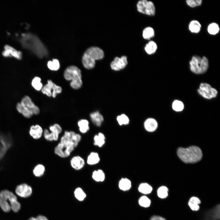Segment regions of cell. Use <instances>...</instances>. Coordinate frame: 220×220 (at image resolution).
<instances>
[{
  "label": "cell",
  "instance_id": "obj_8",
  "mask_svg": "<svg viewBox=\"0 0 220 220\" xmlns=\"http://www.w3.org/2000/svg\"><path fill=\"white\" fill-rule=\"evenodd\" d=\"M137 6V10L140 13L151 16L155 14V6L151 1L141 0L138 2Z\"/></svg>",
  "mask_w": 220,
  "mask_h": 220
},
{
  "label": "cell",
  "instance_id": "obj_17",
  "mask_svg": "<svg viewBox=\"0 0 220 220\" xmlns=\"http://www.w3.org/2000/svg\"><path fill=\"white\" fill-rule=\"evenodd\" d=\"M145 129L148 131L152 132L155 130L158 127L156 121L154 119L149 118L145 121L144 123Z\"/></svg>",
  "mask_w": 220,
  "mask_h": 220
},
{
  "label": "cell",
  "instance_id": "obj_19",
  "mask_svg": "<svg viewBox=\"0 0 220 220\" xmlns=\"http://www.w3.org/2000/svg\"><path fill=\"white\" fill-rule=\"evenodd\" d=\"M77 125L79 130L82 134H86L90 130L89 122L86 119H81L79 120L77 122Z\"/></svg>",
  "mask_w": 220,
  "mask_h": 220
},
{
  "label": "cell",
  "instance_id": "obj_37",
  "mask_svg": "<svg viewBox=\"0 0 220 220\" xmlns=\"http://www.w3.org/2000/svg\"><path fill=\"white\" fill-rule=\"evenodd\" d=\"M168 189L167 187L165 186H161L157 190V195L161 198H165L168 196Z\"/></svg>",
  "mask_w": 220,
  "mask_h": 220
},
{
  "label": "cell",
  "instance_id": "obj_13",
  "mask_svg": "<svg viewBox=\"0 0 220 220\" xmlns=\"http://www.w3.org/2000/svg\"><path fill=\"white\" fill-rule=\"evenodd\" d=\"M127 58L122 56L120 58L116 57L110 64L112 69L114 71H119L124 68L127 64Z\"/></svg>",
  "mask_w": 220,
  "mask_h": 220
},
{
  "label": "cell",
  "instance_id": "obj_4",
  "mask_svg": "<svg viewBox=\"0 0 220 220\" xmlns=\"http://www.w3.org/2000/svg\"><path fill=\"white\" fill-rule=\"evenodd\" d=\"M104 56V51L100 48L96 46L90 47L85 51L82 56V64L86 69H92L95 66V61L102 59Z\"/></svg>",
  "mask_w": 220,
  "mask_h": 220
},
{
  "label": "cell",
  "instance_id": "obj_42",
  "mask_svg": "<svg viewBox=\"0 0 220 220\" xmlns=\"http://www.w3.org/2000/svg\"><path fill=\"white\" fill-rule=\"evenodd\" d=\"M49 131L57 133L60 134L62 132V129L61 126L57 123H55L49 127Z\"/></svg>",
  "mask_w": 220,
  "mask_h": 220
},
{
  "label": "cell",
  "instance_id": "obj_31",
  "mask_svg": "<svg viewBox=\"0 0 220 220\" xmlns=\"http://www.w3.org/2000/svg\"><path fill=\"white\" fill-rule=\"evenodd\" d=\"M119 186L121 190L126 191L129 189L131 187L130 181L127 178H122L119 182Z\"/></svg>",
  "mask_w": 220,
  "mask_h": 220
},
{
  "label": "cell",
  "instance_id": "obj_38",
  "mask_svg": "<svg viewBox=\"0 0 220 220\" xmlns=\"http://www.w3.org/2000/svg\"><path fill=\"white\" fill-rule=\"evenodd\" d=\"M172 107L176 112L182 111L184 109V105L182 102L179 100H175L173 102Z\"/></svg>",
  "mask_w": 220,
  "mask_h": 220
},
{
  "label": "cell",
  "instance_id": "obj_6",
  "mask_svg": "<svg viewBox=\"0 0 220 220\" xmlns=\"http://www.w3.org/2000/svg\"><path fill=\"white\" fill-rule=\"evenodd\" d=\"M189 63L191 71L197 74L205 73L207 71L209 66L208 59L205 56L201 57L197 55L193 56Z\"/></svg>",
  "mask_w": 220,
  "mask_h": 220
},
{
  "label": "cell",
  "instance_id": "obj_44",
  "mask_svg": "<svg viewBox=\"0 0 220 220\" xmlns=\"http://www.w3.org/2000/svg\"><path fill=\"white\" fill-rule=\"evenodd\" d=\"M202 2V0H187L186 3L190 7L194 8L201 5Z\"/></svg>",
  "mask_w": 220,
  "mask_h": 220
},
{
  "label": "cell",
  "instance_id": "obj_29",
  "mask_svg": "<svg viewBox=\"0 0 220 220\" xmlns=\"http://www.w3.org/2000/svg\"><path fill=\"white\" fill-rule=\"evenodd\" d=\"M157 47L156 44L154 42L151 41L146 44L145 50L148 54H152L156 51Z\"/></svg>",
  "mask_w": 220,
  "mask_h": 220
},
{
  "label": "cell",
  "instance_id": "obj_35",
  "mask_svg": "<svg viewBox=\"0 0 220 220\" xmlns=\"http://www.w3.org/2000/svg\"><path fill=\"white\" fill-rule=\"evenodd\" d=\"M207 30L209 34L213 35H215L219 32L220 28L217 24L213 22L208 25Z\"/></svg>",
  "mask_w": 220,
  "mask_h": 220
},
{
  "label": "cell",
  "instance_id": "obj_43",
  "mask_svg": "<svg viewBox=\"0 0 220 220\" xmlns=\"http://www.w3.org/2000/svg\"><path fill=\"white\" fill-rule=\"evenodd\" d=\"M62 91V89L61 87L53 82V85L52 97L53 98H55L57 94L61 93Z\"/></svg>",
  "mask_w": 220,
  "mask_h": 220
},
{
  "label": "cell",
  "instance_id": "obj_33",
  "mask_svg": "<svg viewBox=\"0 0 220 220\" xmlns=\"http://www.w3.org/2000/svg\"><path fill=\"white\" fill-rule=\"evenodd\" d=\"M47 66L50 70L53 71H57L60 68V64L58 60L53 59L51 61H49L47 64Z\"/></svg>",
  "mask_w": 220,
  "mask_h": 220
},
{
  "label": "cell",
  "instance_id": "obj_25",
  "mask_svg": "<svg viewBox=\"0 0 220 220\" xmlns=\"http://www.w3.org/2000/svg\"><path fill=\"white\" fill-rule=\"evenodd\" d=\"M105 137L104 134L101 133H99L94 137V144L95 146L101 147L105 144Z\"/></svg>",
  "mask_w": 220,
  "mask_h": 220
},
{
  "label": "cell",
  "instance_id": "obj_39",
  "mask_svg": "<svg viewBox=\"0 0 220 220\" xmlns=\"http://www.w3.org/2000/svg\"><path fill=\"white\" fill-rule=\"evenodd\" d=\"M75 197L79 201H82L86 197V194L80 188H77L74 192Z\"/></svg>",
  "mask_w": 220,
  "mask_h": 220
},
{
  "label": "cell",
  "instance_id": "obj_5",
  "mask_svg": "<svg viewBox=\"0 0 220 220\" xmlns=\"http://www.w3.org/2000/svg\"><path fill=\"white\" fill-rule=\"evenodd\" d=\"M64 76L65 80L71 81L70 85L72 89L78 90L82 86L81 71L76 66L70 65L67 67L64 71Z\"/></svg>",
  "mask_w": 220,
  "mask_h": 220
},
{
  "label": "cell",
  "instance_id": "obj_27",
  "mask_svg": "<svg viewBox=\"0 0 220 220\" xmlns=\"http://www.w3.org/2000/svg\"><path fill=\"white\" fill-rule=\"evenodd\" d=\"M200 200L197 197L193 196L191 197L188 202V205L193 211H197L200 209L199 204L200 203Z\"/></svg>",
  "mask_w": 220,
  "mask_h": 220
},
{
  "label": "cell",
  "instance_id": "obj_12",
  "mask_svg": "<svg viewBox=\"0 0 220 220\" xmlns=\"http://www.w3.org/2000/svg\"><path fill=\"white\" fill-rule=\"evenodd\" d=\"M20 103L26 109L31 112L33 114L38 115L39 113L40 109L39 108L34 104L28 96H24L22 98Z\"/></svg>",
  "mask_w": 220,
  "mask_h": 220
},
{
  "label": "cell",
  "instance_id": "obj_9",
  "mask_svg": "<svg viewBox=\"0 0 220 220\" xmlns=\"http://www.w3.org/2000/svg\"><path fill=\"white\" fill-rule=\"evenodd\" d=\"M197 91L200 95L207 99L215 97L218 94V91L206 83H201Z\"/></svg>",
  "mask_w": 220,
  "mask_h": 220
},
{
  "label": "cell",
  "instance_id": "obj_14",
  "mask_svg": "<svg viewBox=\"0 0 220 220\" xmlns=\"http://www.w3.org/2000/svg\"><path fill=\"white\" fill-rule=\"evenodd\" d=\"M15 192L18 196L22 197L29 196L32 193L31 187L26 183L22 184L17 186Z\"/></svg>",
  "mask_w": 220,
  "mask_h": 220
},
{
  "label": "cell",
  "instance_id": "obj_21",
  "mask_svg": "<svg viewBox=\"0 0 220 220\" xmlns=\"http://www.w3.org/2000/svg\"><path fill=\"white\" fill-rule=\"evenodd\" d=\"M43 135L44 138L47 141H52L58 140L59 134L57 133L50 131L47 129L43 131Z\"/></svg>",
  "mask_w": 220,
  "mask_h": 220
},
{
  "label": "cell",
  "instance_id": "obj_11",
  "mask_svg": "<svg viewBox=\"0 0 220 220\" xmlns=\"http://www.w3.org/2000/svg\"><path fill=\"white\" fill-rule=\"evenodd\" d=\"M61 138L70 142L75 148L78 146L82 139L80 134L73 131H65Z\"/></svg>",
  "mask_w": 220,
  "mask_h": 220
},
{
  "label": "cell",
  "instance_id": "obj_15",
  "mask_svg": "<svg viewBox=\"0 0 220 220\" xmlns=\"http://www.w3.org/2000/svg\"><path fill=\"white\" fill-rule=\"evenodd\" d=\"M71 167L74 170H79L84 167L85 161L81 156L76 155L73 156L70 160Z\"/></svg>",
  "mask_w": 220,
  "mask_h": 220
},
{
  "label": "cell",
  "instance_id": "obj_20",
  "mask_svg": "<svg viewBox=\"0 0 220 220\" xmlns=\"http://www.w3.org/2000/svg\"><path fill=\"white\" fill-rule=\"evenodd\" d=\"M100 160L98 153L95 152H91L88 156L86 163L90 165H93L98 163Z\"/></svg>",
  "mask_w": 220,
  "mask_h": 220
},
{
  "label": "cell",
  "instance_id": "obj_16",
  "mask_svg": "<svg viewBox=\"0 0 220 220\" xmlns=\"http://www.w3.org/2000/svg\"><path fill=\"white\" fill-rule=\"evenodd\" d=\"M43 130L39 125L31 126L30 128L29 133L30 136L34 139H38L43 135Z\"/></svg>",
  "mask_w": 220,
  "mask_h": 220
},
{
  "label": "cell",
  "instance_id": "obj_7",
  "mask_svg": "<svg viewBox=\"0 0 220 220\" xmlns=\"http://www.w3.org/2000/svg\"><path fill=\"white\" fill-rule=\"evenodd\" d=\"M74 149L70 142L61 138L60 142L54 148V152L58 156L66 158L70 156Z\"/></svg>",
  "mask_w": 220,
  "mask_h": 220
},
{
  "label": "cell",
  "instance_id": "obj_41",
  "mask_svg": "<svg viewBox=\"0 0 220 220\" xmlns=\"http://www.w3.org/2000/svg\"><path fill=\"white\" fill-rule=\"evenodd\" d=\"M139 203L141 206L147 207L150 206L151 201L147 196H143L140 198L139 200Z\"/></svg>",
  "mask_w": 220,
  "mask_h": 220
},
{
  "label": "cell",
  "instance_id": "obj_30",
  "mask_svg": "<svg viewBox=\"0 0 220 220\" xmlns=\"http://www.w3.org/2000/svg\"><path fill=\"white\" fill-rule=\"evenodd\" d=\"M45 171V166L42 164H38L35 166L33 170L34 175L38 177L42 176Z\"/></svg>",
  "mask_w": 220,
  "mask_h": 220
},
{
  "label": "cell",
  "instance_id": "obj_32",
  "mask_svg": "<svg viewBox=\"0 0 220 220\" xmlns=\"http://www.w3.org/2000/svg\"><path fill=\"white\" fill-rule=\"evenodd\" d=\"M31 84L33 88L38 91L41 90L43 86L41 78L38 76H35L33 78Z\"/></svg>",
  "mask_w": 220,
  "mask_h": 220
},
{
  "label": "cell",
  "instance_id": "obj_34",
  "mask_svg": "<svg viewBox=\"0 0 220 220\" xmlns=\"http://www.w3.org/2000/svg\"><path fill=\"white\" fill-rule=\"evenodd\" d=\"M139 191L143 194L150 193L152 191V187L147 183H142L139 186Z\"/></svg>",
  "mask_w": 220,
  "mask_h": 220
},
{
  "label": "cell",
  "instance_id": "obj_18",
  "mask_svg": "<svg viewBox=\"0 0 220 220\" xmlns=\"http://www.w3.org/2000/svg\"><path fill=\"white\" fill-rule=\"evenodd\" d=\"M90 117L93 123L97 127L100 126L104 120L102 115L98 111L91 113Z\"/></svg>",
  "mask_w": 220,
  "mask_h": 220
},
{
  "label": "cell",
  "instance_id": "obj_22",
  "mask_svg": "<svg viewBox=\"0 0 220 220\" xmlns=\"http://www.w3.org/2000/svg\"><path fill=\"white\" fill-rule=\"evenodd\" d=\"M16 108L20 113L26 118H29L34 115L31 112L23 106L20 102L18 103L17 104Z\"/></svg>",
  "mask_w": 220,
  "mask_h": 220
},
{
  "label": "cell",
  "instance_id": "obj_47",
  "mask_svg": "<svg viewBox=\"0 0 220 220\" xmlns=\"http://www.w3.org/2000/svg\"><path fill=\"white\" fill-rule=\"evenodd\" d=\"M150 220H166L165 218L160 216L153 215L150 218Z\"/></svg>",
  "mask_w": 220,
  "mask_h": 220
},
{
  "label": "cell",
  "instance_id": "obj_40",
  "mask_svg": "<svg viewBox=\"0 0 220 220\" xmlns=\"http://www.w3.org/2000/svg\"><path fill=\"white\" fill-rule=\"evenodd\" d=\"M117 120L120 125L128 124L129 122V119L128 117L125 114H122L118 116L117 117Z\"/></svg>",
  "mask_w": 220,
  "mask_h": 220
},
{
  "label": "cell",
  "instance_id": "obj_46",
  "mask_svg": "<svg viewBox=\"0 0 220 220\" xmlns=\"http://www.w3.org/2000/svg\"><path fill=\"white\" fill-rule=\"evenodd\" d=\"M28 220H48V219L44 216L39 215L35 218L31 217Z\"/></svg>",
  "mask_w": 220,
  "mask_h": 220
},
{
  "label": "cell",
  "instance_id": "obj_2",
  "mask_svg": "<svg viewBox=\"0 0 220 220\" xmlns=\"http://www.w3.org/2000/svg\"><path fill=\"white\" fill-rule=\"evenodd\" d=\"M0 206L4 212H8L12 209L16 212L20 210V204L12 192L4 190L0 192Z\"/></svg>",
  "mask_w": 220,
  "mask_h": 220
},
{
  "label": "cell",
  "instance_id": "obj_23",
  "mask_svg": "<svg viewBox=\"0 0 220 220\" xmlns=\"http://www.w3.org/2000/svg\"><path fill=\"white\" fill-rule=\"evenodd\" d=\"M53 83L52 80H48L47 83L43 86L41 90L42 93L48 97H52Z\"/></svg>",
  "mask_w": 220,
  "mask_h": 220
},
{
  "label": "cell",
  "instance_id": "obj_10",
  "mask_svg": "<svg viewBox=\"0 0 220 220\" xmlns=\"http://www.w3.org/2000/svg\"><path fill=\"white\" fill-rule=\"evenodd\" d=\"M2 54L5 57H13L17 60H21L23 57L22 52L13 46L6 45L4 46Z\"/></svg>",
  "mask_w": 220,
  "mask_h": 220
},
{
  "label": "cell",
  "instance_id": "obj_3",
  "mask_svg": "<svg viewBox=\"0 0 220 220\" xmlns=\"http://www.w3.org/2000/svg\"><path fill=\"white\" fill-rule=\"evenodd\" d=\"M177 153L179 158L186 163H193L200 161L202 157L201 149L195 146H189L187 148H179Z\"/></svg>",
  "mask_w": 220,
  "mask_h": 220
},
{
  "label": "cell",
  "instance_id": "obj_24",
  "mask_svg": "<svg viewBox=\"0 0 220 220\" xmlns=\"http://www.w3.org/2000/svg\"><path fill=\"white\" fill-rule=\"evenodd\" d=\"M0 141L1 143L7 149L11 147L12 143L11 137L9 134H0Z\"/></svg>",
  "mask_w": 220,
  "mask_h": 220
},
{
  "label": "cell",
  "instance_id": "obj_28",
  "mask_svg": "<svg viewBox=\"0 0 220 220\" xmlns=\"http://www.w3.org/2000/svg\"><path fill=\"white\" fill-rule=\"evenodd\" d=\"M92 177L93 179L96 182H103L105 180V175L102 170L98 169L93 171Z\"/></svg>",
  "mask_w": 220,
  "mask_h": 220
},
{
  "label": "cell",
  "instance_id": "obj_36",
  "mask_svg": "<svg viewBox=\"0 0 220 220\" xmlns=\"http://www.w3.org/2000/svg\"><path fill=\"white\" fill-rule=\"evenodd\" d=\"M154 35V31L151 27H146L143 31L142 35L144 38L145 39H149L153 37Z\"/></svg>",
  "mask_w": 220,
  "mask_h": 220
},
{
  "label": "cell",
  "instance_id": "obj_1",
  "mask_svg": "<svg viewBox=\"0 0 220 220\" xmlns=\"http://www.w3.org/2000/svg\"><path fill=\"white\" fill-rule=\"evenodd\" d=\"M19 41L24 48L28 50L40 58L48 54V51L38 38L30 33H24L21 35Z\"/></svg>",
  "mask_w": 220,
  "mask_h": 220
},
{
  "label": "cell",
  "instance_id": "obj_45",
  "mask_svg": "<svg viewBox=\"0 0 220 220\" xmlns=\"http://www.w3.org/2000/svg\"><path fill=\"white\" fill-rule=\"evenodd\" d=\"M7 149L1 143H0V159L5 155Z\"/></svg>",
  "mask_w": 220,
  "mask_h": 220
},
{
  "label": "cell",
  "instance_id": "obj_26",
  "mask_svg": "<svg viewBox=\"0 0 220 220\" xmlns=\"http://www.w3.org/2000/svg\"><path fill=\"white\" fill-rule=\"evenodd\" d=\"M201 27L200 23L195 20L191 21L189 25V29L193 33H198L200 31Z\"/></svg>",
  "mask_w": 220,
  "mask_h": 220
}]
</instances>
